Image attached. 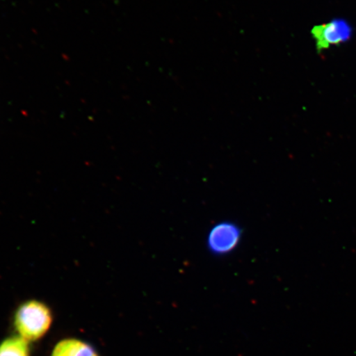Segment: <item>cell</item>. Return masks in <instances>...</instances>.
<instances>
[{"mask_svg": "<svg viewBox=\"0 0 356 356\" xmlns=\"http://www.w3.org/2000/svg\"><path fill=\"white\" fill-rule=\"evenodd\" d=\"M51 310L44 302L29 300L17 308L15 314V327L19 336L28 341L41 339L51 327Z\"/></svg>", "mask_w": 356, "mask_h": 356, "instance_id": "1", "label": "cell"}, {"mask_svg": "<svg viewBox=\"0 0 356 356\" xmlns=\"http://www.w3.org/2000/svg\"><path fill=\"white\" fill-rule=\"evenodd\" d=\"M242 236L243 231L236 222H219L209 230L206 239L207 248L213 255L226 256L237 249Z\"/></svg>", "mask_w": 356, "mask_h": 356, "instance_id": "2", "label": "cell"}, {"mask_svg": "<svg viewBox=\"0 0 356 356\" xmlns=\"http://www.w3.org/2000/svg\"><path fill=\"white\" fill-rule=\"evenodd\" d=\"M318 53L333 46L349 42L353 35V26L345 19H335L321 25L315 26L311 31Z\"/></svg>", "mask_w": 356, "mask_h": 356, "instance_id": "3", "label": "cell"}, {"mask_svg": "<svg viewBox=\"0 0 356 356\" xmlns=\"http://www.w3.org/2000/svg\"><path fill=\"white\" fill-rule=\"evenodd\" d=\"M51 356H99L92 347L83 341L68 338L58 342Z\"/></svg>", "mask_w": 356, "mask_h": 356, "instance_id": "4", "label": "cell"}, {"mask_svg": "<svg viewBox=\"0 0 356 356\" xmlns=\"http://www.w3.org/2000/svg\"><path fill=\"white\" fill-rule=\"evenodd\" d=\"M0 356H30L29 341L20 336L6 338L0 343Z\"/></svg>", "mask_w": 356, "mask_h": 356, "instance_id": "5", "label": "cell"}]
</instances>
